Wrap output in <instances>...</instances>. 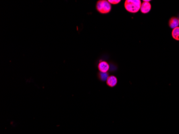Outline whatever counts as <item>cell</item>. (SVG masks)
<instances>
[{
	"label": "cell",
	"instance_id": "4",
	"mask_svg": "<svg viewBox=\"0 0 179 134\" xmlns=\"http://www.w3.org/2000/svg\"><path fill=\"white\" fill-rule=\"evenodd\" d=\"M151 9V4L150 2L143 1L141 7V12L144 14H146L150 12Z\"/></svg>",
	"mask_w": 179,
	"mask_h": 134
},
{
	"label": "cell",
	"instance_id": "3",
	"mask_svg": "<svg viewBox=\"0 0 179 134\" xmlns=\"http://www.w3.org/2000/svg\"><path fill=\"white\" fill-rule=\"evenodd\" d=\"M109 65L106 61H102L99 62L98 63V68L100 73H107L109 70Z\"/></svg>",
	"mask_w": 179,
	"mask_h": 134
},
{
	"label": "cell",
	"instance_id": "7",
	"mask_svg": "<svg viewBox=\"0 0 179 134\" xmlns=\"http://www.w3.org/2000/svg\"><path fill=\"white\" fill-rule=\"evenodd\" d=\"M172 36L174 39L179 41V27L173 29L172 32Z\"/></svg>",
	"mask_w": 179,
	"mask_h": 134
},
{
	"label": "cell",
	"instance_id": "6",
	"mask_svg": "<svg viewBox=\"0 0 179 134\" xmlns=\"http://www.w3.org/2000/svg\"><path fill=\"white\" fill-rule=\"evenodd\" d=\"M169 26L173 29L179 27V19L177 17H172L169 20Z\"/></svg>",
	"mask_w": 179,
	"mask_h": 134
},
{
	"label": "cell",
	"instance_id": "8",
	"mask_svg": "<svg viewBox=\"0 0 179 134\" xmlns=\"http://www.w3.org/2000/svg\"><path fill=\"white\" fill-rule=\"evenodd\" d=\"M109 76L107 73H99V78L102 81H106Z\"/></svg>",
	"mask_w": 179,
	"mask_h": 134
},
{
	"label": "cell",
	"instance_id": "9",
	"mask_svg": "<svg viewBox=\"0 0 179 134\" xmlns=\"http://www.w3.org/2000/svg\"><path fill=\"white\" fill-rule=\"evenodd\" d=\"M108 1L110 4H117L121 2V0H109Z\"/></svg>",
	"mask_w": 179,
	"mask_h": 134
},
{
	"label": "cell",
	"instance_id": "2",
	"mask_svg": "<svg viewBox=\"0 0 179 134\" xmlns=\"http://www.w3.org/2000/svg\"><path fill=\"white\" fill-rule=\"evenodd\" d=\"M96 9L101 14H107L112 10V6L106 0H99L96 4Z\"/></svg>",
	"mask_w": 179,
	"mask_h": 134
},
{
	"label": "cell",
	"instance_id": "10",
	"mask_svg": "<svg viewBox=\"0 0 179 134\" xmlns=\"http://www.w3.org/2000/svg\"><path fill=\"white\" fill-rule=\"evenodd\" d=\"M143 1H145V2H150V0H144Z\"/></svg>",
	"mask_w": 179,
	"mask_h": 134
},
{
	"label": "cell",
	"instance_id": "5",
	"mask_svg": "<svg viewBox=\"0 0 179 134\" xmlns=\"http://www.w3.org/2000/svg\"><path fill=\"white\" fill-rule=\"evenodd\" d=\"M117 79L114 75L109 76L106 81V84L110 88H114L117 85Z\"/></svg>",
	"mask_w": 179,
	"mask_h": 134
},
{
	"label": "cell",
	"instance_id": "11",
	"mask_svg": "<svg viewBox=\"0 0 179 134\" xmlns=\"http://www.w3.org/2000/svg\"></svg>",
	"mask_w": 179,
	"mask_h": 134
},
{
	"label": "cell",
	"instance_id": "1",
	"mask_svg": "<svg viewBox=\"0 0 179 134\" xmlns=\"http://www.w3.org/2000/svg\"><path fill=\"white\" fill-rule=\"evenodd\" d=\"M142 2L140 0H126L125 2V8L129 13H137L141 9Z\"/></svg>",
	"mask_w": 179,
	"mask_h": 134
}]
</instances>
